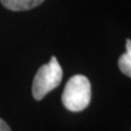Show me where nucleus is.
<instances>
[{"label": "nucleus", "mask_w": 131, "mask_h": 131, "mask_svg": "<svg viewBox=\"0 0 131 131\" xmlns=\"http://www.w3.org/2000/svg\"><path fill=\"white\" fill-rule=\"evenodd\" d=\"M45 0H1L2 6L11 11H25L37 7Z\"/></svg>", "instance_id": "obj_3"}, {"label": "nucleus", "mask_w": 131, "mask_h": 131, "mask_svg": "<svg viewBox=\"0 0 131 131\" xmlns=\"http://www.w3.org/2000/svg\"><path fill=\"white\" fill-rule=\"evenodd\" d=\"M0 131H11L10 127L7 125V122L5 120H2L0 118Z\"/></svg>", "instance_id": "obj_5"}, {"label": "nucleus", "mask_w": 131, "mask_h": 131, "mask_svg": "<svg viewBox=\"0 0 131 131\" xmlns=\"http://www.w3.org/2000/svg\"><path fill=\"white\" fill-rule=\"evenodd\" d=\"M91 83L85 75H73L67 82L62 93V104L70 112H81L91 102Z\"/></svg>", "instance_id": "obj_1"}, {"label": "nucleus", "mask_w": 131, "mask_h": 131, "mask_svg": "<svg viewBox=\"0 0 131 131\" xmlns=\"http://www.w3.org/2000/svg\"><path fill=\"white\" fill-rule=\"evenodd\" d=\"M62 74L63 72L58 60L56 57H51V59L43 64L36 72L32 85L33 97L36 101L43 100L49 92L59 86Z\"/></svg>", "instance_id": "obj_2"}, {"label": "nucleus", "mask_w": 131, "mask_h": 131, "mask_svg": "<svg viewBox=\"0 0 131 131\" xmlns=\"http://www.w3.org/2000/svg\"><path fill=\"white\" fill-rule=\"evenodd\" d=\"M126 48L127 51L118 60V66L121 72L126 74L127 77H131V40L127 39L126 42Z\"/></svg>", "instance_id": "obj_4"}]
</instances>
